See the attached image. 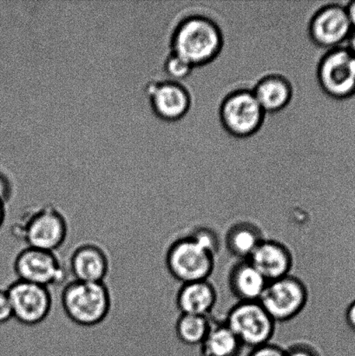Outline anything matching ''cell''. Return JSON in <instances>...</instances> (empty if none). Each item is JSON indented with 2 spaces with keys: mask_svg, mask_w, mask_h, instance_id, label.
Instances as JSON below:
<instances>
[{
  "mask_svg": "<svg viewBox=\"0 0 355 356\" xmlns=\"http://www.w3.org/2000/svg\"><path fill=\"white\" fill-rule=\"evenodd\" d=\"M222 44L217 24L203 16H190L181 21L172 37V54L193 66L212 60L220 51Z\"/></svg>",
  "mask_w": 355,
  "mask_h": 356,
  "instance_id": "obj_1",
  "label": "cell"
},
{
  "mask_svg": "<svg viewBox=\"0 0 355 356\" xmlns=\"http://www.w3.org/2000/svg\"><path fill=\"white\" fill-rule=\"evenodd\" d=\"M61 301L69 318L83 326L102 322L110 309L109 293L103 282L69 281Z\"/></svg>",
  "mask_w": 355,
  "mask_h": 356,
  "instance_id": "obj_2",
  "label": "cell"
},
{
  "mask_svg": "<svg viewBox=\"0 0 355 356\" xmlns=\"http://www.w3.org/2000/svg\"><path fill=\"white\" fill-rule=\"evenodd\" d=\"M215 254L191 235L177 237L166 254L170 274L181 284L208 280L214 270Z\"/></svg>",
  "mask_w": 355,
  "mask_h": 356,
  "instance_id": "obj_3",
  "label": "cell"
},
{
  "mask_svg": "<svg viewBox=\"0 0 355 356\" xmlns=\"http://www.w3.org/2000/svg\"><path fill=\"white\" fill-rule=\"evenodd\" d=\"M243 347L253 348L269 343L276 322L259 302H239L225 322Z\"/></svg>",
  "mask_w": 355,
  "mask_h": 356,
  "instance_id": "obj_4",
  "label": "cell"
},
{
  "mask_svg": "<svg viewBox=\"0 0 355 356\" xmlns=\"http://www.w3.org/2000/svg\"><path fill=\"white\" fill-rule=\"evenodd\" d=\"M308 299V292L304 282L288 275L270 282L259 302L274 322H287L304 310Z\"/></svg>",
  "mask_w": 355,
  "mask_h": 356,
  "instance_id": "obj_5",
  "label": "cell"
},
{
  "mask_svg": "<svg viewBox=\"0 0 355 356\" xmlns=\"http://www.w3.org/2000/svg\"><path fill=\"white\" fill-rule=\"evenodd\" d=\"M14 268L19 280L44 287L74 279L69 268L62 267L54 252L35 248L21 251Z\"/></svg>",
  "mask_w": 355,
  "mask_h": 356,
  "instance_id": "obj_6",
  "label": "cell"
},
{
  "mask_svg": "<svg viewBox=\"0 0 355 356\" xmlns=\"http://www.w3.org/2000/svg\"><path fill=\"white\" fill-rule=\"evenodd\" d=\"M319 80L325 92L336 99L355 94V55L344 45L332 49L322 59Z\"/></svg>",
  "mask_w": 355,
  "mask_h": 356,
  "instance_id": "obj_7",
  "label": "cell"
},
{
  "mask_svg": "<svg viewBox=\"0 0 355 356\" xmlns=\"http://www.w3.org/2000/svg\"><path fill=\"white\" fill-rule=\"evenodd\" d=\"M349 0H333L313 17L311 33L313 40L321 47L333 49L346 45L354 30L347 15Z\"/></svg>",
  "mask_w": 355,
  "mask_h": 356,
  "instance_id": "obj_8",
  "label": "cell"
},
{
  "mask_svg": "<svg viewBox=\"0 0 355 356\" xmlns=\"http://www.w3.org/2000/svg\"><path fill=\"white\" fill-rule=\"evenodd\" d=\"M13 318L34 325L47 316L51 307L50 289L44 286L17 280L7 289Z\"/></svg>",
  "mask_w": 355,
  "mask_h": 356,
  "instance_id": "obj_9",
  "label": "cell"
},
{
  "mask_svg": "<svg viewBox=\"0 0 355 356\" xmlns=\"http://www.w3.org/2000/svg\"><path fill=\"white\" fill-rule=\"evenodd\" d=\"M221 113L225 127L240 137L256 131L264 116V111L251 90L231 94L222 104Z\"/></svg>",
  "mask_w": 355,
  "mask_h": 356,
  "instance_id": "obj_10",
  "label": "cell"
},
{
  "mask_svg": "<svg viewBox=\"0 0 355 356\" xmlns=\"http://www.w3.org/2000/svg\"><path fill=\"white\" fill-rule=\"evenodd\" d=\"M147 95L153 113L161 121H176L187 113L190 94L182 82L166 76L152 80L147 86Z\"/></svg>",
  "mask_w": 355,
  "mask_h": 356,
  "instance_id": "obj_11",
  "label": "cell"
},
{
  "mask_svg": "<svg viewBox=\"0 0 355 356\" xmlns=\"http://www.w3.org/2000/svg\"><path fill=\"white\" fill-rule=\"evenodd\" d=\"M69 256V270L74 280L103 282L108 271L106 254L94 244L87 243L68 249L61 246L56 250Z\"/></svg>",
  "mask_w": 355,
  "mask_h": 356,
  "instance_id": "obj_12",
  "label": "cell"
},
{
  "mask_svg": "<svg viewBox=\"0 0 355 356\" xmlns=\"http://www.w3.org/2000/svg\"><path fill=\"white\" fill-rule=\"evenodd\" d=\"M248 261L267 282L290 275L293 257L283 243L274 240H263Z\"/></svg>",
  "mask_w": 355,
  "mask_h": 356,
  "instance_id": "obj_13",
  "label": "cell"
},
{
  "mask_svg": "<svg viewBox=\"0 0 355 356\" xmlns=\"http://www.w3.org/2000/svg\"><path fill=\"white\" fill-rule=\"evenodd\" d=\"M217 291L208 280L181 284L176 296L180 314L208 316L217 302Z\"/></svg>",
  "mask_w": 355,
  "mask_h": 356,
  "instance_id": "obj_14",
  "label": "cell"
},
{
  "mask_svg": "<svg viewBox=\"0 0 355 356\" xmlns=\"http://www.w3.org/2000/svg\"><path fill=\"white\" fill-rule=\"evenodd\" d=\"M269 282L249 263L242 260L233 267L229 286L240 302H259Z\"/></svg>",
  "mask_w": 355,
  "mask_h": 356,
  "instance_id": "obj_15",
  "label": "cell"
},
{
  "mask_svg": "<svg viewBox=\"0 0 355 356\" xmlns=\"http://www.w3.org/2000/svg\"><path fill=\"white\" fill-rule=\"evenodd\" d=\"M253 93L264 113H276L290 102L292 86L283 76L269 75L260 80Z\"/></svg>",
  "mask_w": 355,
  "mask_h": 356,
  "instance_id": "obj_16",
  "label": "cell"
},
{
  "mask_svg": "<svg viewBox=\"0 0 355 356\" xmlns=\"http://www.w3.org/2000/svg\"><path fill=\"white\" fill-rule=\"evenodd\" d=\"M200 346L203 356H239L243 348L225 323H212L210 332Z\"/></svg>",
  "mask_w": 355,
  "mask_h": 356,
  "instance_id": "obj_17",
  "label": "cell"
},
{
  "mask_svg": "<svg viewBox=\"0 0 355 356\" xmlns=\"http://www.w3.org/2000/svg\"><path fill=\"white\" fill-rule=\"evenodd\" d=\"M263 240L259 229L249 223L236 225L226 237L229 250L242 260H248Z\"/></svg>",
  "mask_w": 355,
  "mask_h": 356,
  "instance_id": "obj_18",
  "label": "cell"
},
{
  "mask_svg": "<svg viewBox=\"0 0 355 356\" xmlns=\"http://www.w3.org/2000/svg\"><path fill=\"white\" fill-rule=\"evenodd\" d=\"M212 325L208 316L179 314L175 323L177 340L188 346L201 345Z\"/></svg>",
  "mask_w": 355,
  "mask_h": 356,
  "instance_id": "obj_19",
  "label": "cell"
},
{
  "mask_svg": "<svg viewBox=\"0 0 355 356\" xmlns=\"http://www.w3.org/2000/svg\"><path fill=\"white\" fill-rule=\"evenodd\" d=\"M194 66L183 58L172 54L163 62V69L167 78L174 81H183L190 75Z\"/></svg>",
  "mask_w": 355,
  "mask_h": 356,
  "instance_id": "obj_20",
  "label": "cell"
},
{
  "mask_svg": "<svg viewBox=\"0 0 355 356\" xmlns=\"http://www.w3.org/2000/svg\"><path fill=\"white\" fill-rule=\"evenodd\" d=\"M191 236H192L198 243L201 244V245L211 251L212 253L215 254V251H217V237H215L214 234L210 232V230H198L196 233L194 232L193 234H191Z\"/></svg>",
  "mask_w": 355,
  "mask_h": 356,
  "instance_id": "obj_21",
  "label": "cell"
},
{
  "mask_svg": "<svg viewBox=\"0 0 355 356\" xmlns=\"http://www.w3.org/2000/svg\"><path fill=\"white\" fill-rule=\"evenodd\" d=\"M13 318V308L7 289L0 288V324L9 322Z\"/></svg>",
  "mask_w": 355,
  "mask_h": 356,
  "instance_id": "obj_22",
  "label": "cell"
},
{
  "mask_svg": "<svg viewBox=\"0 0 355 356\" xmlns=\"http://www.w3.org/2000/svg\"><path fill=\"white\" fill-rule=\"evenodd\" d=\"M15 186L13 181L5 173L0 172V202L8 204L13 197Z\"/></svg>",
  "mask_w": 355,
  "mask_h": 356,
  "instance_id": "obj_23",
  "label": "cell"
},
{
  "mask_svg": "<svg viewBox=\"0 0 355 356\" xmlns=\"http://www.w3.org/2000/svg\"><path fill=\"white\" fill-rule=\"evenodd\" d=\"M249 356H286V350L269 343L253 348Z\"/></svg>",
  "mask_w": 355,
  "mask_h": 356,
  "instance_id": "obj_24",
  "label": "cell"
},
{
  "mask_svg": "<svg viewBox=\"0 0 355 356\" xmlns=\"http://www.w3.org/2000/svg\"><path fill=\"white\" fill-rule=\"evenodd\" d=\"M286 356H321L308 344L298 343L286 350Z\"/></svg>",
  "mask_w": 355,
  "mask_h": 356,
  "instance_id": "obj_25",
  "label": "cell"
},
{
  "mask_svg": "<svg viewBox=\"0 0 355 356\" xmlns=\"http://www.w3.org/2000/svg\"><path fill=\"white\" fill-rule=\"evenodd\" d=\"M345 321L349 330L355 332V298L347 307L345 312Z\"/></svg>",
  "mask_w": 355,
  "mask_h": 356,
  "instance_id": "obj_26",
  "label": "cell"
},
{
  "mask_svg": "<svg viewBox=\"0 0 355 356\" xmlns=\"http://www.w3.org/2000/svg\"><path fill=\"white\" fill-rule=\"evenodd\" d=\"M347 15H349L351 24L355 30V0L347 2L346 6Z\"/></svg>",
  "mask_w": 355,
  "mask_h": 356,
  "instance_id": "obj_27",
  "label": "cell"
},
{
  "mask_svg": "<svg viewBox=\"0 0 355 356\" xmlns=\"http://www.w3.org/2000/svg\"><path fill=\"white\" fill-rule=\"evenodd\" d=\"M6 219V204L0 202V229L3 228L5 225Z\"/></svg>",
  "mask_w": 355,
  "mask_h": 356,
  "instance_id": "obj_28",
  "label": "cell"
},
{
  "mask_svg": "<svg viewBox=\"0 0 355 356\" xmlns=\"http://www.w3.org/2000/svg\"><path fill=\"white\" fill-rule=\"evenodd\" d=\"M346 47L355 55V30H353L349 40L347 41Z\"/></svg>",
  "mask_w": 355,
  "mask_h": 356,
  "instance_id": "obj_29",
  "label": "cell"
}]
</instances>
